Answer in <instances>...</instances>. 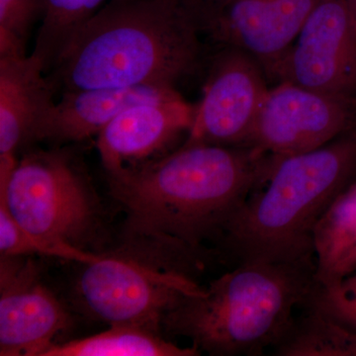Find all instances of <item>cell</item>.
<instances>
[{
  "label": "cell",
  "instance_id": "obj_10",
  "mask_svg": "<svg viewBox=\"0 0 356 356\" xmlns=\"http://www.w3.org/2000/svg\"><path fill=\"white\" fill-rule=\"evenodd\" d=\"M28 255L0 259V355L42 356L69 329L64 306Z\"/></svg>",
  "mask_w": 356,
  "mask_h": 356
},
{
  "label": "cell",
  "instance_id": "obj_22",
  "mask_svg": "<svg viewBox=\"0 0 356 356\" xmlns=\"http://www.w3.org/2000/svg\"><path fill=\"white\" fill-rule=\"evenodd\" d=\"M175 3L193 18L202 30L203 34L209 30L218 16L232 0H173Z\"/></svg>",
  "mask_w": 356,
  "mask_h": 356
},
{
  "label": "cell",
  "instance_id": "obj_12",
  "mask_svg": "<svg viewBox=\"0 0 356 356\" xmlns=\"http://www.w3.org/2000/svg\"><path fill=\"white\" fill-rule=\"evenodd\" d=\"M195 108L178 93L136 105L115 117L97 135L98 152L107 175L158 153L184 133L188 135Z\"/></svg>",
  "mask_w": 356,
  "mask_h": 356
},
{
  "label": "cell",
  "instance_id": "obj_13",
  "mask_svg": "<svg viewBox=\"0 0 356 356\" xmlns=\"http://www.w3.org/2000/svg\"><path fill=\"white\" fill-rule=\"evenodd\" d=\"M177 88L143 86L126 88L77 89L63 91L35 129L31 140L79 142L98 135L122 112L142 103L178 95Z\"/></svg>",
  "mask_w": 356,
  "mask_h": 356
},
{
  "label": "cell",
  "instance_id": "obj_24",
  "mask_svg": "<svg viewBox=\"0 0 356 356\" xmlns=\"http://www.w3.org/2000/svg\"><path fill=\"white\" fill-rule=\"evenodd\" d=\"M348 3H350L351 9H353V13H355L356 16V0H348Z\"/></svg>",
  "mask_w": 356,
  "mask_h": 356
},
{
  "label": "cell",
  "instance_id": "obj_4",
  "mask_svg": "<svg viewBox=\"0 0 356 356\" xmlns=\"http://www.w3.org/2000/svg\"><path fill=\"white\" fill-rule=\"evenodd\" d=\"M317 262H243L186 296L166 315L163 327L187 337L200 353L259 355L278 346L294 311L317 286Z\"/></svg>",
  "mask_w": 356,
  "mask_h": 356
},
{
  "label": "cell",
  "instance_id": "obj_3",
  "mask_svg": "<svg viewBox=\"0 0 356 356\" xmlns=\"http://www.w3.org/2000/svg\"><path fill=\"white\" fill-rule=\"evenodd\" d=\"M355 175L356 129L313 151L275 156L218 240L238 264L316 261L318 222Z\"/></svg>",
  "mask_w": 356,
  "mask_h": 356
},
{
  "label": "cell",
  "instance_id": "obj_16",
  "mask_svg": "<svg viewBox=\"0 0 356 356\" xmlns=\"http://www.w3.org/2000/svg\"><path fill=\"white\" fill-rule=\"evenodd\" d=\"M275 348L280 356H356V332L318 307L307 304Z\"/></svg>",
  "mask_w": 356,
  "mask_h": 356
},
{
  "label": "cell",
  "instance_id": "obj_15",
  "mask_svg": "<svg viewBox=\"0 0 356 356\" xmlns=\"http://www.w3.org/2000/svg\"><path fill=\"white\" fill-rule=\"evenodd\" d=\"M195 346L180 348L158 332L113 325L109 330L84 339L54 344L42 356H197Z\"/></svg>",
  "mask_w": 356,
  "mask_h": 356
},
{
  "label": "cell",
  "instance_id": "obj_6",
  "mask_svg": "<svg viewBox=\"0 0 356 356\" xmlns=\"http://www.w3.org/2000/svg\"><path fill=\"white\" fill-rule=\"evenodd\" d=\"M0 200L23 228L51 242L83 248L97 229L95 197L65 154L24 156L10 178L0 181Z\"/></svg>",
  "mask_w": 356,
  "mask_h": 356
},
{
  "label": "cell",
  "instance_id": "obj_23",
  "mask_svg": "<svg viewBox=\"0 0 356 356\" xmlns=\"http://www.w3.org/2000/svg\"><path fill=\"white\" fill-rule=\"evenodd\" d=\"M356 271V245L348 250L346 254L337 262L336 266L332 269L329 275L325 278L322 282L318 284H324V283L330 282V281L337 280L341 276L346 275Z\"/></svg>",
  "mask_w": 356,
  "mask_h": 356
},
{
  "label": "cell",
  "instance_id": "obj_2",
  "mask_svg": "<svg viewBox=\"0 0 356 356\" xmlns=\"http://www.w3.org/2000/svg\"><path fill=\"white\" fill-rule=\"evenodd\" d=\"M202 30L173 0H109L50 67L54 90L177 86L202 58Z\"/></svg>",
  "mask_w": 356,
  "mask_h": 356
},
{
  "label": "cell",
  "instance_id": "obj_20",
  "mask_svg": "<svg viewBox=\"0 0 356 356\" xmlns=\"http://www.w3.org/2000/svg\"><path fill=\"white\" fill-rule=\"evenodd\" d=\"M308 304L356 332V271L324 284L317 283Z\"/></svg>",
  "mask_w": 356,
  "mask_h": 356
},
{
  "label": "cell",
  "instance_id": "obj_9",
  "mask_svg": "<svg viewBox=\"0 0 356 356\" xmlns=\"http://www.w3.org/2000/svg\"><path fill=\"white\" fill-rule=\"evenodd\" d=\"M247 51L224 46L215 58L184 145L248 147L268 86Z\"/></svg>",
  "mask_w": 356,
  "mask_h": 356
},
{
  "label": "cell",
  "instance_id": "obj_17",
  "mask_svg": "<svg viewBox=\"0 0 356 356\" xmlns=\"http://www.w3.org/2000/svg\"><path fill=\"white\" fill-rule=\"evenodd\" d=\"M356 245V180L334 199L315 232L316 280L322 282L337 262Z\"/></svg>",
  "mask_w": 356,
  "mask_h": 356
},
{
  "label": "cell",
  "instance_id": "obj_19",
  "mask_svg": "<svg viewBox=\"0 0 356 356\" xmlns=\"http://www.w3.org/2000/svg\"><path fill=\"white\" fill-rule=\"evenodd\" d=\"M0 252L1 255H46L81 264L95 261L99 255L69 243L51 242L33 235L14 219L2 200H0Z\"/></svg>",
  "mask_w": 356,
  "mask_h": 356
},
{
  "label": "cell",
  "instance_id": "obj_7",
  "mask_svg": "<svg viewBox=\"0 0 356 356\" xmlns=\"http://www.w3.org/2000/svg\"><path fill=\"white\" fill-rule=\"evenodd\" d=\"M266 74L280 83L356 99V16L348 0H321Z\"/></svg>",
  "mask_w": 356,
  "mask_h": 356
},
{
  "label": "cell",
  "instance_id": "obj_1",
  "mask_svg": "<svg viewBox=\"0 0 356 356\" xmlns=\"http://www.w3.org/2000/svg\"><path fill=\"white\" fill-rule=\"evenodd\" d=\"M274 156L252 147L184 145L170 156L108 175L130 238L200 250L266 181Z\"/></svg>",
  "mask_w": 356,
  "mask_h": 356
},
{
  "label": "cell",
  "instance_id": "obj_14",
  "mask_svg": "<svg viewBox=\"0 0 356 356\" xmlns=\"http://www.w3.org/2000/svg\"><path fill=\"white\" fill-rule=\"evenodd\" d=\"M44 63L36 56L0 58V154H14L32 139L55 102Z\"/></svg>",
  "mask_w": 356,
  "mask_h": 356
},
{
  "label": "cell",
  "instance_id": "obj_8",
  "mask_svg": "<svg viewBox=\"0 0 356 356\" xmlns=\"http://www.w3.org/2000/svg\"><path fill=\"white\" fill-rule=\"evenodd\" d=\"M355 129V98L280 83L267 91L248 147L290 156L318 149Z\"/></svg>",
  "mask_w": 356,
  "mask_h": 356
},
{
  "label": "cell",
  "instance_id": "obj_21",
  "mask_svg": "<svg viewBox=\"0 0 356 356\" xmlns=\"http://www.w3.org/2000/svg\"><path fill=\"white\" fill-rule=\"evenodd\" d=\"M48 0H0V31L27 44L35 23L43 20Z\"/></svg>",
  "mask_w": 356,
  "mask_h": 356
},
{
  "label": "cell",
  "instance_id": "obj_11",
  "mask_svg": "<svg viewBox=\"0 0 356 356\" xmlns=\"http://www.w3.org/2000/svg\"><path fill=\"white\" fill-rule=\"evenodd\" d=\"M321 0H232L206 34L269 69L294 43Z\"/></svg>",
  "mask_w": 356,
  "mask_h": 356
},
{
  "label": "cell",
  "instance_id": "obj_5",
  "mask_svg": "<svg viewBox=\"0 0 356 356\" xmlns=\"http://www.w3.org/2000/svg\"><path fill=\"white\" fill-rule=\"evenodd\" d=\"M199 264L198 257H192L147 261L128 248L99 254L83 264L76 297L96 320L159 332L166 315L182 298L203 292L191 275Z\"/></svg>",
  "mask_w": 356,
  "mask_h": 356
},
{
  "label": "cell",
  "instance_id": "obj_18",
  "mask_svg": "<svg viewBox=\"0 0 356 356\" xmlns=\"http://www.w3.org/2000/svg\"><path fill=\"white\" fill-rule=\"evenodd\" d=\"M107 0H48L33 55L49 70L70 37Z\"/></svg>",
  "mask_w": 356,
  "mask_h": 356
}]
</instances>
